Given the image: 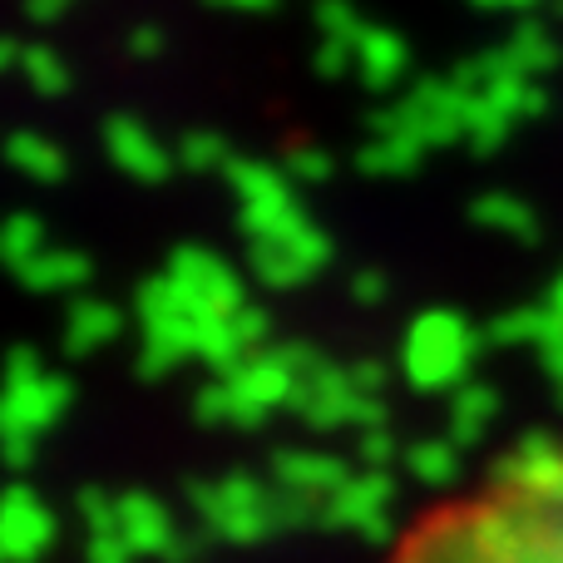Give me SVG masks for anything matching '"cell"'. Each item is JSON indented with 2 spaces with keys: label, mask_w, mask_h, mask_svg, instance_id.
Listing matches in <instances>:
<instances>
[{
  "label": "cell",
  "mask_w": 563,
  "mask_h": 563,
  "mask_svg": "<svg viewBox=\"0 0 563 563\" xmlns=\"http://www.w3.org/2000/svg\"><path fill=\"white\" fill-rule=\"evenodd\" d=\"M386 563H563V440L519 450L416 515Z\"/></svg>",
  "instance_id": "obj_1"
}]
</instances>
